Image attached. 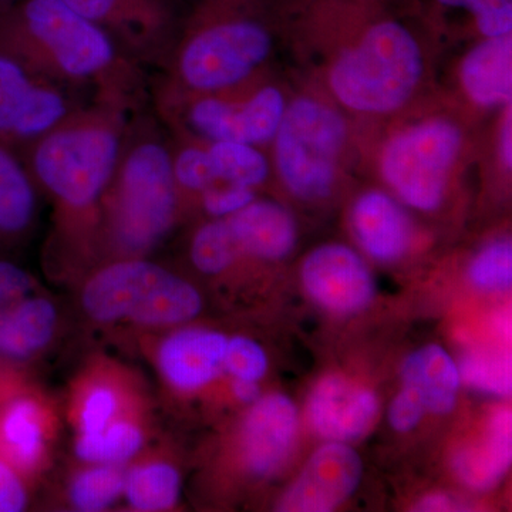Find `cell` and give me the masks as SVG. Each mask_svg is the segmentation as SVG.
Instances as JSON below:
<instances>
[{"mask_svg": "<svg viewBox=\"0 0 512 512\" xmlns=\"http://www.w3.org/2000/svg\"><path fill=\"white\" fill-rule=\"evenodd\" d=\"M134 110L92 101L20 151L40 194L55 207L57 237L87 259Z\"/></svg>", "mask_w": 512, "mask_h": 512, "instance_id": "6da1fadb", "label": "cell"}, {"mask_svg": "<svg viewBox=\"0 0 512 512\" xmlns=\"http://www.w3.org/2000/svg\"><path fill=\"white\" fill-rule=\"evenodd\" d=\"M0 46L99 103L136 109L143 94L140 63L63 0H26L3 13Z\"/></svg>", "mask_w": 512, "mask_h": 512, "instance_id": "7a4b0ae2", "label": "cell"}, {"mask_svg": "<svg viewBox=\"0 0 512 512\" xmlns=\"http://www.w3.org/2000/svg\"><path fill=\"white\" fill-rule=\"evenodd\" d=\"M181 211L170 144L150 124L134 120L101 204L92 259L99 255L101 264L150 255L171 234Z\"/></svg>", "mask_w": 512, "mask_h": 512, "instance_id": "3957f363", "label": "cell"}, {"mask_svg": "<svg viewBox=\"0 0 512 512\" xmlns=\"http://www.w3.org/2000/svg\"><path fill=\"white\" fill-rule=\"evenodd\" d=\"M79 301L94 325L144 335L194 322L204 309L197 286L148 256L94 266L83 279Z\"/></svg>", "mask_w": 512, "mask_h": 512, "instance_id": "277c9868", "label": "cell"}, {"mask_svg": "<svg viewBox=\"0 0 512 512\" xmlns=\"http://www.w3.org/2000/svg\"><path fill=\"white\" fill-rule=\"evenodd\" d=\"M421 74L417 40L399 23L384 22L339 56L329 83L343 106L362 113H389L413 96Z\"/></svg>", "mask_w": 512, "mask_h": 512, "instance_id": "5b68a950", "label": "cell"}, {"mask_svg": "<svg viewBox=\"0 0 512 512\" xmlns=\"http://www.w3.org/2000/svg\"><path fill=\"white\" fill-rule=\"evenodd\" d=\"M274 138L276 168L289 192L302 201L328 198L348 140L342 116L320 101L298 99L286 107Z\"/></svg>", "mask_w": 512, "mask_h": 512, "instance_id": "8992f818", "label": "cell"}, {"mask_svg": "<svg viewBox=\"0 0 512 512\" xmlns=\"http://www.w3.org/2000/svg\"><path fill=\"white\" fill-rule=\"evenodd\" d=\"M269 33L248 20L218 23L187 37L170 59V80L158 89L214 93L234 89L268 59Z\"/></svg>", "mask_w": 512, "mask_h": 512, "instance_id": "52a82bcc", "label": "cell"}, {"mask_svg": "<svg viewBox=\"0 0 512 512\" xmlns=\"http://www.w3.org/2000/svg\"><path fill=\"white\" fill-rule=\"evenodd\" d=\"M461 144L463 134L453 121L431 119L414 124L384 147L380 160L383 180L414 210H439Z\"/></svg>", "mask_w": 512, "mask_h": 512, "instance_id": "ba28073f", "label": "cell"}, {"mask_svg": "<svg viewBox=\"0 0 512 512\" xmlns=\"http://www.w3.org/2000/svg\"><path fill=\"white\" fill-rule=\"evenodd\" d=\"M84 106L82 93L0 46V143L20 153Z\"/></svg>", "mask_w": 512, "mask_h": 512, "instance_id": "9c48e42d", "label": "cell"}, {"mask_svg": "<svg viewBox=\"0 0 512 512\" xmlns=\"http://www.w3.org/2000/svg\"><path fill=\"white\" fill-rule=\"evenodd\" d=\"M192 94L191 99L177 92L157 90L161 119L173 121L185 131L214 141L259 144L274 140L286 104L284 94L266 86L245 100H228L218 93Z\"/></svg>", "mask_w": 512, "mask_h": 512, "instance_id": "30bf717a", "label": "cell"}, {"mask_svg": "<svg viewBox=\"0 0 512 512\" xmlns=\"http://www.w3.org/2000/svg\"><path fill=\"white\" fill-rule=\"evenodd\" d=\"M154 336L148 343L151 363L164 390L173 396H197L225 376L228 335L221 330L191 322Z\"/></svg>", "mask_w": 512, "mask_h": 512, "instance_id": "8fae6325", "label": "cell"}, {"mask_svg": "<svg viewBox=\"0 0 512 512\" xmlns=\"http://www.w3.org/2000/svg\"><path fill=\"white\" fill-rule=\"evenodd\" d=\"M301 431L298 406L284 393L249 404L235 434L238 467L252 480L278 476L295 453Z\"/></svg>", "mask_w": 512, "mask_h": 512, "instance_id": "7c38bea8", "label": "cell"}, {"mask_svg": "<svg viewBox=\"0 0 512 512\" xmlns=\"http://www.w3.org/2000/svg\"><path fill=\"white\" fill-rule=\"evenodd\" d=\"M150 413L140 379L109 357H94L70 390L69 417L76 436H94L116 421Z\"/></svg>", "mask_w": 512, "mask_h": 512, "instance_id": "4fadbf2b", "label": "cell"}, {"mask_svg": "<svg viewBox=\"0 0 512 512\" xmlns=\"http://www.w3.org/2000/svg\"><path fill=\"white\" fill-rule=\"evenodd\" d=\"M301 282L306 295L323 311L352 316L376 298V281L363 256L345 244H323L303 259Z\"/></svg>", "mask_w": 512, "mask_h": 512, "instance_id": "5bb4252c", "label": "cell"}, {"mask_svg": "<svg viewBox=\"0 0 512 512\" xmlns=\"http://www.w3.org/2000/svg\"><path fill=\"white\" fill-rule=\"evenodd\" d=\"M56 424L49 399L23 380L0 400V457L32 483L49 464Z\"/></svg>", "mask_w": 512, "mask_h": 512, "instance_id": "9a60e30c", "label": "cell"}, {"mask_svg": "<svg viewBox=\"0 0 512 512\" xmlns=\"http://www.w3.org/2000/svg\"><path fill=\"white\" fill-rule=\"evenodd\" d=\"M363 478V461L352 444L325 441L309 457L279 500L278 511L330 512L346 503Z\"/></svg>", "mask_w": 512, "mask_h": 512, "instance_id": "2e32d148", "label": "cell"}, {"mask_svg": "<svg viewBox=\"0 0 512 512\" xmlns=\"http://www.w3.org/2000/svg\"><path fill=\"white\" fill-rule=\"evenodd\" d=\"M306 414L320 439L352 444L375 426L380 399L365 384L342 375H328L313 386Z\"/></svg>", "mask_w": 512, "mask_h": 512, "instance_id": "e0dca14e", "label": "cell"}, {"mask_svg": "<svg viewBox=\"0 0 512 512\" xmlns=\"http://www.w3.org/2000/svg\"><path fill=\"white\" fill-rule=\"evenodd\" d=\"M353 234L367 256L380 264H394L409 254L413 225L402 205L383 191H367L353 204Z\"/></svg>", "mask_w": 512, "mask_h": 512, "instance_id": "ac0fdd59", "label": "cell"}, {"mask_svg": "<svg viewBox=\"0 0 512 512\" xmlns=\"http://www.w3.org/2000/svg\"><path fill=\"white\" fill-rule=\"evenodd\" d=\"M60 326L59 308L37 291L0 308V360L25 369L52 345Z\"/></svg>", "mask_w": 512, "mask_h": 512, "instance_id": "d6986e66", "label": "cell"}, {"mask_svg": "<svg viewBox=\"0 0 512 512\" xmlns=\"http://www.w3.org/2000/svg\"><path fill=\"white\" fill-rule=\"evenodd\" d=\"M242 259L278 262L292 254L298 228L291 211L272 200L252 201L241 211L225 218Z\"/></svg>", "mask_w": 512, "mask_h": 512, "instance_id": "ffe728a7", "label": "cell"}, {"mask_svg": "<svg viewBox=\"0 0 512 512\" xmlns=\"http://www.w3.org/2000/svg\"><path fill=\"white\" fill-rule=\"evenodd\" d=\"M40 195L22 154L0 143V255L28 241L36 227Z\"/></svg>", "mask_w": 512, "mask_h": 512, "instance_id": "44dd1931", "label": "cell"}, {"mask_svg": "<svg viewBox=\"0 0 512 512\" xmlns=\"http://www.w3.org/2000/svg\"><path fill=\"white\" fill-rule=\"evenodd\" d=\"M512 417L510 409L498 407L488 416L480 439L463 444L451 456L458 480L471 490L495 487L510 470Z\"/></svg>", "mask_w": 512, "mask_h": 512, "instance_id": "7402d4cb", "label": "cell"}, {"mask_svg": "<svg viewBox=\"0 0 512 512\" xmlns=\"http://www.w3.org/2000/svg\"><path fill=\"white\" fill-rule=\"evenodd\" d=\"M400 379L433 416L453 412L463 384L458 362L437 343L410 353L400 367Z\"/></svg>", "mask_w": 512, "mask_h": 512, "instance_id": "603a6c76", "label": "cell"}, {"mask_svg": "<svg viewBox=\"0 0 512 512\" xmlns=\"http://www.w3.org/2000/svg\"><path fill=\"white\" fill-rule=\"evenodd\" d=\"M183 476L173 458L163 450L144 448L124 471L123 500L130 510L171 511L180 503Z\"/></svg>", "mask_w": 512, "mask_h": 512, "instance_id": "cb8c5ba5", "label": "cell"}, {"mask_svg": "<svg viewBox=\"0 0 512 512\" xmlns=\"http://www.w3.org/2000/svg\"><path fill=\"white\" fill-rule=\"evenodd\" d=\"M461 83L481 107L510 104L512 94L511 35L488 37L461 64Z\"/></svg>", "mask_w": 512, "mask_h": 512, "instance_id": "d4e9b609", "label": "cell"}, {"mask_svg": "<svg viewBox=\"0 0 512 512\" xmlns=\"http://www.w3.org/2000/svg\"><path fill=\"white\" fill-rule=\"evenodd\" d=\"M151 413L116 421L94 436L74 437V456L80 463L126 466L148 446Z\"/></svg>", "mask_w": 512, "mask_h": 512, "instance_id": "484cf974", "label": "cell"}, {"mask_svg": "<svg viewBox=\"0 0 512 512\" xmlns=\"http://www.w3.org/2000/svg\"><path fill=\"white\" fill-rule=\"evenodd\" d=\"M66 484L69 507L80 512L109 510L123 500L124 471L119 464L80 463Z\"/></svg>", "mask_w": 512, "mask_h": 512, "instance_id": "4316f807", "label": "cell"}, {"mask_svg": "<svg viewBox=\"0 0 512 512\" xmlns=\"http://www.w3.org/2000/svg\"><path fill=\"white\" fill-rule=\"evenodd\" d=\"M191 264L201 275L218 278L242 261L237 241L227 220H211L194 232L190 244Z\"/></svg>", "mask_w": 512, "mask_h": 512, "instance_id": "83f0119b", "label": "cell"}, {"mask_svg": "<svg viewBox=\"0 0 512 512\" xmlns=\"http://www.w3.org/2000/svg\"><path fill=\"white\" fill-rule=\"evenodd\" d=\"M220 183L255 188L264 184L269 164L264 154L251 144L214 141L208 146Z\"/></svg>", "mask_w": 512, "mask_h": 512, "instance_id": "f1b7e54d", "label": "cell"}, {"mask_svg": "<svg viewBox=\"0 0 512 512\" xmlns=\"http://www.w3.org/2000/svg\"><path fill=\"white\" fill-rule=\"evenodd\" d=\"M461 382L481 393L508 396L511 393V359L505 352L474 349L458 362Z\"/></svg>", "mask_w": 512, "mask_h": 512, "instance_id": "f546056e", "label": "cell"}, {"mask_svg": "<svg viewBox=\"0 0 512 512\" xmlns=\"http://www.w3.org/2000/svg\"><path fill=\"white\" fill-rule=\"evenodd\" d=\"M468 282L477 291L505 293L512 285V244L500 238L488 242L471 259L467 269Z\"/></svg>", "mask_w": 512, "mask_h": 512, "instance_id": "4dcf8cb0", "label": "cell"}, {"mask_svg": "<svg viewBox=\"0 0 512 512\" xmlns=\"http://www.w3.org/2000/svg\"><path fill=\"white\" fill-rule=\"evenodd\" d=\"M171 158L174 180L181 201L185 195H201L212 185L220 183L208 146L184 144L175 150L171 147Z\"/></svg>", "mask_w": 512, "mask_h": 512, "instance_id": "1f68e13d", "label": "cell"}, {"mask_svg": "<svg viewBox=\"0 0 512 512\" xmlns=\"http://www.w3.org/2000/svg\"><path fill=\"white\" fill-rule=\"evenodd\" d=\"M269 356L258 340L249 336H228L224 375L228 379L261 383L268 375Z\"/></svg>", "mask_w": 512, "mask_h": 512, "instance_id": "d6a6232c", "label": "cell"}, {"mask_svg": "<svg viewBox=\"0 0 512 512\" xmlns=\"http://www.w3.org/2000/svg\"><path fill=\"white\" fill-rule=\"evenodd\" d=\"M453 8H466L476 15L478 29L487 37L511 35L512 0H439Z\"/></svg>", "mask_w": 512, "mask_h": 512, "instance_id": "836d02e7", "label": "cell"}, {"mask_svg": "<svg viewBox=\"0 0 512 512\" xmlns=\"http://www.w3.org/2000/svg\"><path fill=\"white\" fill-rule=\"evenodd\" d=\"M201 207L211 220H221L241 211L256 200L254 188L218 183L200 195Z\"/></svg>", "mask_w": 512, "mask_h": 512, "instance_id": "e575fe53", "label": "cell"}, {"mask_svg": "<svg viewBox=\"0 0 512 512\" xmlns=\"http://www.w3.org/2000/svg\"><path fill=\"white\" fill-rule=\"evenodd\" d=\"M37 288L35 276L9 255H0V308L32 295Z\"/></svg>", "mask_w": 512, "mask_h": 512, "instance_id": "d590c367", "label": "cell"}, {"mask_svg": "<svg viewBox=\"0 0 512 512\" xmlns=\"http://www.w3.org/2000/svg\"><path fill=\"white\" fill-rule=\"evenodd\" d=\"M30 481L0 457V512L28 510Z\"/></svg>", "mask_w": 512, "mask_h": 512, "instance_id": "8d00e7d4", "label": "cell"}, {"mask_svg": "<svg viewBox=\"0 0 512 512\" xmlns=\"http://www.w3.org/2000/svg\"><path fill=\"white\" fill-rule=\"evenodd\" d=\"M426 414V409L420 400L409 389L402 386L390 403L387 421L397 433H410L420 426Z\"/></svg>", "mask_w": 512, "mask_h": 512, "instance_id": "74e56055", "label": "cell"}, {"mask_svg": "<svg viewBox=\"0 0 512 512\" xmlns=\"http://www.w3.org/2000/svg\"><path fill=\"white\" fill-rule=\"evenodd\" d=\"M63 2L104 28V22L114 15L121 0H63Z\"/></svg>", "mask_w": 512, "mask_h": 512, "instance_id": "f35d334b", "label": "cell"}, {"mask_svg": "<svg viewBox=\"0 0 512 512\" xmlns=\"http://www.w3.org/2000/svg\"><path fill=\"white\" fill-rule=\"evenodd\" d=\"M467 504L458 500L456 495L448 493H431L424 495L414 505L417 512H453L468 510Z\"/></svg>", "mask_w": 512, "mask_h": 512, "instance_id": "ab89813d", "label": "cell"}, {"mask_svg": "<svg viewBox=\"0 0 512 512\" xmlns=\"http://www.w3.org/2000/svg\"><path fill=\"white\" fill-rule=\"evenodd\" d=\"M229 393L235 402L247 407L262 396L261 383L229 379Z\"/></svg>", "mask_w": 512, "mask_h": 512, "instance_id": "60d3db41", "label": "cell"}, {"mask_svg": "<svg viewBox=\"0 0 512 512\" xmlns=\"http://www.w3.org/2000/svg\"><path fill=\"white\" fill-rule=\"evenodd\" d=\"M512 126H511V111L508 110L505 116L503 131H501V157H503L504 164L508 168L512 165Z\"/></svg>", "mask_w": 512, "mask_h": 512, "instance_id": "b9f144b4", "label": "cell"}, {"mask_svg": "<svg viewBox=\"0 0 512 512\" xmlns=\"http://www.w3.org/2000/svg\"><path fill=\"white\" fill-rule=\"evenodd\" d=\"M493 328L500 338L507 339L511 332L510 313H497V315L494 316Z\"/></svg>", "mask_w": 512, "mask_h": 512, "instance_id": "7bdbcfd3", "label": "cell"}, {"mask_svg": "<svg viewBox=\"0 0 512 512\" xmlns=\"http://www.w3.org/2000/svg\"><path fill=\"white\" fill-rule=\"evenodd\" d=\"M13 2H15V0H0V16H2L3 13L8 12V10L12 8Z\"/></svg>", "mask_w": 512, "mask_h": 512, "instance_id": "ee69618b", "label": "cell"}]
</instances>
